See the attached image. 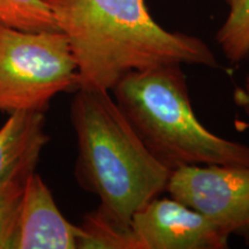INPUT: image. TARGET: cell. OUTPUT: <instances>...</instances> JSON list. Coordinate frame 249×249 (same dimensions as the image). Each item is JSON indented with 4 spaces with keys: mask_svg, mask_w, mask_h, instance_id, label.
Segmentation results:
<instances>
[{
    "mask_svg": "<svg viewBox=\"0 0 249 249\" xmlns=\"http://www.w3.org/2000/svg\"><path fill=\"white\" fill-rule=\"evenodd\" d=\"M44 2L68 40L79 73V88L111 91L130 71L165 64L218 66L207 43L164 29L149 13L145 0Z\"/></svg>",
    "mask_w": 249,
    "mask_h": 249,
    "instance_id": "obj_1",
    "label": "cell"
},
{
    "mask_svg": "<svg viewBox=\"0 0 249 249\" xmlns=\"http://www.w3.org/2000/svg\"><path fill=\"white\" fill-rule=\"evenodd\" d=\"M74 92L76 182L99 198V217L129 231L133 214L166 191L172 171L148 150L108 90Z\"/></svg>",
    "mask_w": 249,
    "mask_h": 249,
    "instance_id": "obj_2",
    "label": "cell"
},
{
    "mask_svg": "<svg viewBox=\"0 0 249 249\" xmlns=\"http://www.w3.org/2000/svg\"><path fill=\"white\" fill-rule=\"evenodd\" d=\"M111 91L148 150L170 171L187 165L249 166V144L220 138L198 121L180 64L130 71Z\"/></svg>",
    "mask_w": 249,
    "mask_h": 249,
    "instance_id": "obj_3",
    "label": "cell"
},
{
    "mask_svg": "<svg viewBox=\"0 0 249 249\" xmlns=\"http://www.w3.org/2000/svg\"><path fill=\"white\" fill-rule=\"evenodd\" d=\"M79 73L61 31L0 24V112H44L58 93L75 91Z\"/></svg>",
    "mask_w": 249,
    "mask_h": 249,
    "instance_id": "obj_4",
    "label": "cell"
},
{
    "mask_svg": "<svg viewBox=\"0 0 249 249\" xmlns=\"http://www.w3.org/2000/svg\"><path fill=\"white\" fill-rule=\"evenodd\" d=\"M166 191L229 236L238 235L249 242V166H181L171 172Z\"/></svg>",
    "mask_w": 249,
    "mask_h": 249,
    "instance_id": "obj_5",
    "label": "cell"
},
{
    "mask_svg": "<svg viewBox=\"0 0 249 249\" xmlns=\"http://www.w3.org/2000/svg\"><path fill=\"white\" fill-rule=\"evenodd\" d=\"M140 249H223L230 236L203 214L174 198L156 197L133 214Z\"/></svg>",
    "mask_w": 249,
    "mask_h": 249,
    "instance_id": "obj_6",
    "label": "cell"
},
{
    "mask_svg": "<svg viewBox=\"0 0 249 249\" xmlns=\"http://www.w3.org/2000/svg\"><path fill=\"white\" fill-rule=\"evenodd\" d=\"M79 226L68 222L42 177L34 172L24 188L14 249H77Z\"/></svg>",
    "mask_w": 249,
    "mask_h": 249,
    "instance_id": "obj_7",
    "label": "cell"
},
{
    "mask_svg": "<svg viewBox=\"0 0 249 249\" xmlns=\"http://www.w3.org/2000/svg\"><path fill=\"white\" fill-rule=\"evenodd\" d=\"M44 112L18 111L0 128V180L31 158H40L50 141Z\"/></svg>",
    "mask_w": 249,
    "mask_h": 249,
    "instance_id": "obj_8",
    "label": "cell"
},
{
    "mask_svg": "<svg viewBox=\"0 0 249 249\" xmlns=\"http://www.w3.org/2000/svg\"><path fill=\"white\" fill-rule=\"evenodd\" d=\"M39 158H31L0 180V249H14L18 213L26 183Z\"/></svg>",
    "mask_w": 249,
    "mask_h": 249,
    "instance_id": "obj_9",
    "label": "cell"
},
{
    "mask_svg": "<svg viewBox=\"0 0 249 249\" xmlns=\"http://www.w3.org/2000/svg\"><path fill=\"white\" fill-rule=\"evenodd\" d=\"M224 55L232 64L249 59V0H234L216 36Z\"/></svg>",
    "mask_w": 249,
    "mask_h": 249,
    "instance_id": "obj_10",
    "label": "cell"
},
{
    "mask_svg": "<svg viewBox=\"0 0 249 249\" xmlns=\"http://www.w3.org/2000/svg\"><path fill=\"white\" fill-rule=\"evenodd\" d=\"M77 226V249H140L132 230L112 225L95 211L87 213Z\"/></svg>",
    "mask_w": 249,
    "mask_h": 249,
    "instance_id": "obj_11",
    "label": "cell"
},
{
    "mask_svg": "<svg viewBox=\"0 0 249 249\" xmlns=\"http://www.w3.org/2000/svg\"><path fill=\"white\" fill-rule=\"evenodd\" d=\"M0 24L26 31H59L44 0H0Z\"/></svg>",
    "mask_w": 249,
    "mask_h": 249,
    "instance_id": "obj_12",
    "label": "cell"
},
{
    "mask_svg": "<svg viewBox=\"0 0 249 249\" xmlns=\"http://www.w3.org/2000/svg\"><path fill=\"white\" fill-rule=\"evenodd\" d=\"M233 101L249 117V73L245 77L242 86L238 87L233 92Z\"/></svg>",
    "mask_w": 249,
    "mask_h": 249,
    "instance_id": "obj_13",
    "label": "cell"
},
{
    "mask_svg": "<svg viewBox=\"0 0 249 249\" xmlns=\"http://www.w3.org/2000/svg\"><path fill=\"white\" fill-rule=\"evenodd\" d=\"M233 1H234V0H225V2H227V4H229V5H231Z\"/></svg>",
    "mask_w": 249,
    "mask_h": 249,
    "instance_id": "obj_14",
    "label": "cell"
}]
</instances>
